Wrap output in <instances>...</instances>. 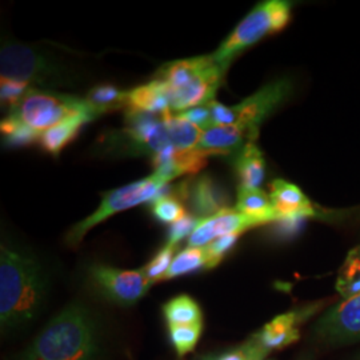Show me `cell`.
<instances>
[{
	"instance_id": "cell-29",
	"label": "cell",
	"mask_w": 360,
	"mask_h": 360,
	"mask_svg": "<svg viewBox=\"0 0 360 360\" xmlns=\"http://www.w3.org/2000/svg\"><path fill=\"white\" fill-rule=\"evenodd\" d=\"M240 235L231 233L218 238L217 240L205 245L207 254V270L217 267L224 257L231 251L233 245H236Z\"/></svg>"
},
{
	"instance_id": "cell-10",
	"label": "cell",
	"mask_w": 360,
	"mask_h": 360,
	"mask_svg": "<svg viewBox=\"0 0 360 360\" xmlns=\"http://www.w3.org/2000/svg\"><path fill=\"white\" fill-rule=\"evenodd\" d=\"M94 287L110 302L119 306H134L151 287L142 270H122L104 264H94L89 270Z\"/></svg>"
},
{
	"instance_id": "cell-22",
	"label": "cell",
	"mask_w": 360,
	"mask_h": 360,
	"mask_svg": "<svg viewBox=\"0 0 360 360\" xmlns=\"http://www.w3.org/2000/svg\"><path fill=\"white\" fill-rule=\"evenodd\" d=\"M163 315L168 326H188L203 323V314L191 296L172 297L163 306Z\"/></svg>"
},
{
	"instance_id": "cell-18",
	"label": "cell",
	"mask_w": 360,
	"mask_h": 360,
	"mask_svg": "<svg viewBox=\"0 0 360 360\" xmlns=\"http://www.w3.org/2000/svg\"><path fill=\"white\" fill-rule=\"evenodd\" d=\"M235 210L248 218L254 219L259 226L279 220L272 206L270 195L262 191L260 188L239 186Z\"/></svg>"
},
{
	"instance_id": "cell-20",
	"label": "cell",
	"mask_w": 360,
	"mask_h": 360,
	"mask_svg": "<svg viewBox=\"0 0 360 360\" xmlns=\"http://www.w3.org/2000/svg\"><path fill=\"white\" fill-rule=\"evenodd\" d=\"M95 117L90 114H77L60 122L40 135V147L52 156H58L67 144L72 142L82 127Z\"/></svg>"
},
{
	"instance_id": "cell-5",
	"label": "cell",
	"mask_w": 360,
	"mask_h": 360,
	"mask_svg": "<svg viewBox=\"0 0 360 360\" xmlns=\"http://www.w3.org/2000/svg\"><path fill=\"white\" fill-rule=\"evenodd\" d=\"M0 70L1 79L30 87H68L77 82L71 70L51 52L20 43L7 41L1 46Z\"/></svg>"
},
{
	"instance_id": "cell-3",
	"label": "cell",
	"mask_w": 360,
	"mask_h": 360,
	"mask_svg": "<svg viewBox=\"0 0 360 360\" xmlns=\"http://www.w3.org/2000/svg\"><path fill=\"white\" fill-rule=\"evenodd\" d=\"M203 129L181 116L126 111V127L111 136L108 144L123 147V153L151 155L153 158L169 148L179 151L196 148Z\"/></svg>"
},
{
	"instance_id": "cell-26",
	"label": "cell",
	"mask_w": 360,
	"mask_h": 360,
	"mask_svg": "<svg viewBox=\"0 0 360 360\" xmlns=\"http://www.w3.org/2000/svg\"><path fill=\"white\" fill-rule=\"evenodd\" d=\"M203 323L188 326H168L169 338L180 358L191 352L199 342Z\"/></svg>"
},
{
	"instance_id": "cell-27",
	"label": "cell",
	"mask_w": 360,
	"mask_h": 360,
	"mask_svg": "<svg viewBox=\"0 0 360 360\" xmlns=\"http://www.w3.org/2000/svg\"><path fill=\"white\" fill-rule=\"evenodd\" d=\"M1 134L8 146H30L39 142L40 135L35 129H30L20 122L15 120L11 116H7L1 120Z\"/></svg>"
},
{
	"instance_id": "cell-2",
	"label": "cell",
	"mask_w": 360,
	"mask_h": 360,
	"mask_svg": "<svg viewBox=\"0 0 360 360\" xmlns=\"http://www.w3.org/2000/svg\"><path fill=\"white\" fill-rule=\"evenodd\" d=\"M96 323L82 303L62 309L19 360H96L99 358Z\"/></svg>"
},
{
	"instance_id": "cell-28",
	"label": "cell",
	"mask_w": 360,
	"mask_h": 360,
	"mask_svg": "<svg viewBox=\"0 0 360 360\" xmlns=\"http://www.w3.org/2000/svg\"><path fill=\"white\" fill-rule=\"evenodd\" d=\"M175 245H166L156 255L154 259L142 269V272L147 276V279L151 283L162 282V278L166 275L172 260H174Z\"/></svg>"
},
{
	"instance_id": "cell-12",
	"label": "cell",
	"mask_w": 360,
	"mask_h": 360,
	"mask_svg": "<svg viewBox=\"0 0 360 360\" xmlns=\"http://www.w3.org/2000/svg\"><path fill=\"white\" fill-rule=\"evenodd\" d=\"M254 219L248 218L235 208H224L218 214L200 219L195 227L191 236L188 238V247H205L224 235L238 233L257 227Z\"/></svg>"
},
{
	"instance_id": "cell-25",
	"label": "cell",
	"mask_w": 360,
	"mask_h": 360,
	"mask_svg": "<svg viewBox=\"0 0 360 360\" xmlns=\"http://www.w3.org/2000/svg\"><path fill=\"white\" fill-rule=\"evenodd\" d=\"M151 212L155 218L166 224H174L187 215L183 202L176 195L160 193L151 205Z\"/></svg>"
},
{
	"instance_id": "cell-23",
	"label": "cell",
	"mask_w": 360,
	"mask_h": 360,
	"mask_svg": "<svg viewBox=\"0 0 360 360\" xmlns=\"http://www.w3.org/2000/svg\"><path fill=\"white\" fill-rule=\"evenodd\" d=\"M336 291L342 300L360 295V245L348 252L342 264L336 279Z\"/></svg>"
},
{
	"instance_id": "cell-15",
	"label": "cell",
	"mask_w": 360,
	"mask_h": 360,
	"mask_svg": "<svg viewBox=\"0 0 360 360\" xmlns=\"http://www.w3.org/2000/svg\"><path fill=\"white\" fill-rule=\"evenodd\" d=\"M270 198L279 220H302L316 217V208L292 183L274 180L270 184Z\"/></svg>"
},
{
	"instance_id": "cell-6",
	"label": "cell",
	"mask_w": 360,
	"mask_h": 360,
	"mask_svg": "<svg viewBox=\"0 0 360 360\" xmlns=\"http://www.w3.org/2000/svg\"><path fill=\"white\" fill-rule=\"evenodd\" d=\"M291 11L292 3L287 0L259 3L212 53L214 60L227 71L238 55L259 40L284 30L291 20Z\"/></svg>"
},
{
	"instance_id": "cell-13",
	"label": "cell",
	"mask_w": 360,
	"mask_h": 360,
	"mask_svg": "<svg viewBox=\"0 0 360 360\" xmlns=\"http://www.w3.org/2000/svg\"><path fill=\"white\" fill-rule=\"evenodd\" d=\"M175 191L181 202L190 203L193 215L199 219L212 217L227 208L226 193L210 175H202L193 181L180 183Z\"/></svg>"
},
{
	"instance_id": "cell-33",
	"label": "cell",
	"mask_w": 360,
	"mask_h": 360,
	"mask_svg": "<svg viewBox=\"0 0 360 360\" xmlns=\"http://www.w3.org/2000/svg\"><path fill=\"white\" fill-rule=\"evenodd\" d=\"M178 115L187 119L188 122H191L196 127L205 129L212 126V119H211V112L208 105H199V107H193L190 110H186L183 112H180Z\"/></svg>"
},
{
	"instance_id": "cell-7",
	"label": "cell",
	"mask_w": 360,
	"mask_h": 360,
	"mask_svg": "<svg viewBox=\"0 0 360 360\" xmlns=\"http://www.w3.org/2000/svg\"><path fill=\"white\" fill-rule=\"evenodd\" d=\"M291 92L292 83L288 79H278L236 105L227 107L214 101L207 104L212 126H240L257 141L262 123L290 98Z\"/></svg>"
},
{
	"instance_id": "cell-1",
	"label": "cell",
	"mask_w": 360,
	"mask_h": 360,
	"mask_svg": "<svg viewBox=\"0 0 360 360\" xmlns=\"http://www.w3.org/2000/svg\"><path fill=\"white\" fill-rule=\"evenodd\" d=\"M49 279L32 254L4 242L0 248V323L15 330L37 319L47 296Z\"/></svg>"
},
{
	"instance_id": "cell-30",
	"label": "cell",
	"mask_w": 360,
	"mask_h": 360,
	"mask_svg": "<svg viewBox=\"0 0 360 360\" xmlns=\"http://www.w3.org/2000/svg\"><path fill=\"white\" fill-rule=\"evenodd\" d=\"M269 355L266 349L259 346L257 340L251 338L242 347L235 348L219 355L215 360H252L255 358H264Z\"/></svg>"
},
{
	"instance_id": "cell-4",
	"label": "cell",
	"mask_w": 360,
	"mask_h": 360,
	"mask_svg": "<svg viewBox=\"0 0 360 360\" xmlns=\"http://www.w3.org/2000/svg\"><path fill=\"white\" fill-rule=\"evenodd\" d=\"M224 75L226 70L210 55L167 63L158 71L155 79L165 84L171 111L180 114L214 102Z\"/></svg>"
},
{
	"instance_id": "cell-17",
	"label": "cell",
	"mask_w": 360,
	"mask_h": 360,
	"mask_svg": "<svg viewBox=\"0 0 360 360\" xmlns=\"http://www.w3.org/2000/svg\"><path fill=\"white\" fill-rule=\"evenodd\" d=\"M127 110L154 115L172 112L166 87L158 79L129 91Z\"/></svg>"
},
{
	"instance_id": "cell-32",
	"label": "cell",
	"mask_w": 360,
	"mask_h": 360,
	"mask_svg": "<svg viewBox=\"0 0 360 360\" xmlns=\"http://www.w3.org/2000/svg\"><path fill=\"white\" fill-rule=\"evenodd\" d=\"M30 89L31 87L25 83L1 79V103L7 104L8 108H11Z\"/></svg>"
},
{
	"instance_id": "cell-34",
	"label": "cell",
	"mask_w": 360,
	"mask_h": 360,
	"mask_svg": "<svg viewBox=\"0 0 360 360\" xmlns=\"http://www.w3.org/2000/svg\"><path fill=\"white\" fill-rule=\"evenodd\" d=\"M202 360H215V359H214V358H211V356H210V358H205V359H202Z\"/></svg>"
},
{
	"instance_id": "cell-9",
	"label": "cell",
	"mask_w": 360,
	"mask_h": 360,
	"mask_svg": "<svg viewBox=\"0 0 360 360\" xmlns=\"http://www.w3.org/2000/svg\"><path fill=\"white\" fill-rule=\"evenodd\" d=\"M171 180L155 171L154 174L146 179L134 181L120 188L108 191L103 195V200L98 210L84 220L75 224L67 235V243L77 245L82 243L86 233L94 229L96 224L102 223L105 219L115 215L117 212L126 211L132 207L139 206L148 200L158 198L165 187H167Z\"/></svg>"
},
{
	"instance_id": "cell-14",
	"label": "cell",
	"mask_w": 360,
	"mask_h": 360,
	"mask_svg": "<svg viewBox=\"0 0 360 360\" xmlns=\"http://www.w3.org/2000/svg\"><path fill=\"white\" fill-rule=\"evenodd\" d=\"M318 307L311 306L303 309L290 311L278 315L270 323H267L257 334L252 338L259 346L270 352L272 349H281L292 345L300 338L299 326L307 316L312 315Z\"/></svg>"
},
{
	"instance_id": "cell-31",
	"label": "cell",
	"mask_w": 360,
	"mask_h": 360,
	"mask_svg": "<svg viewBox=\"0 0 360 360\" xmlns=\"http://www.w3.org/2000/svg\"><path fill=\"white\" fill-rule=\"evenodd\" d=\"M200 219L191 214H187L183 219H180L179 221L171 224L169 232H168L167 245H176L181 242L184 238H190L193 233L195 227L198 226Z\"/></svg>"
},
{
	"instance_id": "cell-11",
	"label": "cell",
	"mask_w": 360,
	"mask_h": 360,
	"mask_svg": "<svg viewBox=\"0 0 360 360\" xmlns=\"http://www.w3.org/2000/svg\"><path fill=\"white\" fill-rule=\"evenodd\" d=\"M314 333L327 346L360 342V295L342 300L327 309L315 324Z\"/></svg>"
},
{
	"instance_id": "cell-8",
	"label": "cell",
	"mask_w": 360,
	"mask_h": 360,
	"mask_svg": "<svg viewBox=\"0 0 360 360\" xmlns=\"http://www.w3.org/2000/svg\"><path fill=\"white\" fill-rule=\"evenodd\" d=\"M77 114L98 117L86 99L58 91L30 89L22 99L8 108V115L39 134Z\"/></svg>"
},
{
	"instance_id": "cell-19",
	"label": "cell",
	"mask_w": 360,
	"mask_h": 360,
	"mask_svg": "<svg viewBox=\"0 0 360 360\" xmlns=\"http://www.w3.org/2000/svg\"><path fill=\"white\" fill-rule=\"evenodd\" d=\"M233 168L240 186L259 188L266 175V162L255 142H250L233 155Z\"/></svg>"
},
{
	"instance_id": "cell-21",
	"label": "cell",
	"mask_w": 360,
	"mask_h": 360,
	"mask_svg": "<svg viewBox=\"0 0 360 360\" xmlns=\"http://www.w3.org/2000/svg\"><path fill=\"white\" fill-rule=\"evenodd\" d=\"M129 91L116 89L112 84H98L92 87L84 98L96 116L116 110L127 108Z\"/></svg>"
},
{
	"instance_id": "cell-24",
	"label": "cell",
	"mask_w": 360,
	"mask_h": 360,
	"mask_svg": "<svg viewBox=\"0 0 360 360\" xmlns=\"http://www.w3.org/2000/svg\"><path fill=\"white\" fill-rule=\"evenodd\" d=\"M207 269V254L205 247H187L174 257L169 269L162 281L178 278L186 274Z\"/></svg>"
},
{
	"instance_id": "cell-16",
	"label": "cell",
	"mask_w": 360,
	"mask_h": 360,
	"mask_svg": "<svg viewBox=\"0 0 360 360\" xmlns=\"http://www.w3.org/2000/svg\"><path fill=\"white\" fill-rule=\"evenodd\" d=\"M250 142H255V139L247 129L240 126L214 124L203 131V135L196 148L206 156H229L238 154Z\"/></svg>"
}]
</instances>
